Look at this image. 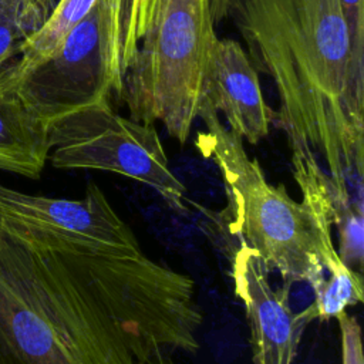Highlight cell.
Masks as SVG:
<instances>
[{"mask_svg": "<svg viewBox=\"0 0 364 364\" xmlns=\"http://www.w3.org/2000/svg\"><path fill=\"white\" fill-rule=\"evenodd\" d=\"M226 17L274 87L273 124L290 149L321 158L337 195L351 198L348 185L363 182L364 80L340 1L229 0Z\"/></svg>", "mask_w": 364, "mask_h": 364, "instance_id": "1", "label": "cell"}, {"mask_svg": "<svg viewBox=\"0 0 364 364\" xmlns=\"http://www.w3.org/2000/svg\"><path fill=\"white\" fill-rule=\"evenodd\" d=\"M77 252L0 228V364H139L149 338L97 293Z\"/></svg>", "mask_w": 364, "mask_h": 364, "instance_id": "2", "label": "cell"}, {"mask_svg": "<svg viewBox=\"0 0 364 364\" xmlns=\"http://www.w3.org/2000/svg\"><path fill=\"white\" fill-rule=\"evenodd\" d=\"M206 131L195 145L212 159L222 175L229 205L230 235L250 249L264 269L277 272L284 283L307 282L317 291L330 276L351 272L340 259L331 239L333 183L309 149L291 151L294 181L303 193L296 202L283 185H272L243 146V139L226 128L203 100L199 111Z\"/></svg>", "mask_w": 364, "mask_h": 364, "instance_id": "3", "label": "cell"}, {"mask_svg": "<svg viewBox=\"0 0 364 364\" xmlns=\"http://www.w3.org/2000/svg\"><path fill=\"white\" fill-rule=\"evenodd\" d=\"M210 0H164L124 75L119 98L129 118L161 122L185 144L205 100L216 37Z\"/></svg>", "mask_w": 364, "mask_h": 364, "instance_id": "4", "label": "cell"}, {"mask_svg": "<svg viewBox=\"0 0 364 364\" xmlns=\"http://www.w3.org/2000/svg\"><path fill=\"white\" fill-rule=\"evenodd\" d=\"M48 138L54 168L117 172L155 189L175 210H185V186L169 168L156 128L118 115L108 98L54 118Z\"/></svg>", "mask_w": 364, "mask_h": 364, "instance_id": "5", "label": "cell"}, {"mask_svg": "<svg viewBox=\"0 0 364 364\" xmlns=\"http://www.w3.org/2000/svg\"><path fill=\"white\" fill-rule=\"evenodd\" d=\"M0 228L57 249L115 257L142 256L139 242L105 193L90 183L80 200L31 195L0 182Z\"/></svg>", "mask_w": 364, "mask_h": 364, "instance_id": "6", "label": "cell"}, {"mask_svg": "<svg viewBox=\"0 0 364 364\" xmlns=\"http://www.w3.org/2000/svg\"><path fill=\"white\" fill-rule=\"evenodd\" d=\"M17 85L23 98L48 124L75 108L109 98L100 4L70 31L50 58L17 77Z\"/></svg>", "mask_w": 364, "mask_h": 364, "instance_id": "7", "label": "cell"}, {"mask_svg": "<svg viewBox=\"0 0 364 364\" xmlns=\"http://www.w3.org/2000/svg\"><path fill=\"white\" fill-rule=\"evenodd\" d=\"M235 296L242 301L250 328L255 364H293L301 334L310 320L306 311L293 313L290 283L273 289L269 272L256 255L239 246L232 250Z\"/></svg>", "mask_w": 364, "mask_h": 364, "instance_id": "8", "label": "cell"}, {"mask_svg": "<svg viewBox=\"0 0 364 364\" xmlns=\"http://www.w3.org/2000/svg\"><path fill=\"white\" fill-rule=\"evenodd\" d=\"M205 100L223 114L229 129L243 141L257 144L267 136L274 109L264 100L259 73L246 50L233 38H216L213 43Z\"/></svg>", "mask_w": 364, "mask_h": 364, "instance_id": "9", "label": "cell"}, {"mask_svg": "<svg viewBox=\"0 0 364 364\" xmlns=\"http://www.w3.org/2000/svg\"><path fill=\"white\" fill-rule=\"evenodd\" d=\"M16 63L0 70V171L38 179L50 155L48 122L20 94Z\"/></svg>", "mask_w": 364, "mask_h": 364, "instance_id": "10", "label": "cell"}, {"mask_svg": "<svg viewBox=\"0 0 364 364\" xmlns=\"http://www.w3.org/2000/svg\"><path fill=\"white\" fill-rule=\"evenodd\" d=\"M100 0H58L44 23L23 40L16 63L17 77L50 58L70 31L80 24Z\"/></svg>", "mask_w": 364, "mask_h": 364, "instance_id": "11", "label": "cell"}, {"mask_svg": "<svg viewBox=\"0 0 364 364\" xmlns=\"http://www.w3.org/2000/svg\"><path fill=\"white\" fill-rule=\"evenodd\" d=\"M134 9L135 0H100L107 77L111 92L117 95L138 48L134 37Z\"/></svg>", "mask_w": 364, "mask_h": 364, "instance_id": "12", "label": "cell"}, {"mask_svg": "<svg viewBox=\"0 0 364 364\" xmlns=\"http://www.w3.org/2000/svg\"><path fill=\"white\" fill-rule=\"evenodd\" d=\"M333 223L338 230V256L351 270L361 273L364 259L363 202L340 198L333 188Z\"/></svg>", "mask_w": 364, "mask_h": 364, "instance_id": "13", "label": "cell"}, {"mask_svg": "<svg viewBox=\"0 0 364 364\" xmlns=\"http://www.w3.org/2000/svg\"><path fill=\"white\" fill-rule=\"evenodd\" d=\"M27 34L21 0H0V70L17 60Z\"/></svg>", "mask_w": 364, "mask_h": 364, "instance_id": "14", "label": "cell"}, {"mask_svg": "<svg viewBox=\"0 0 364 364\" xmlns=\"http://www.w3.org/2000/svg\"><path fill=\"white\" fill-rule=\"evenodd\" d=\"M351 40L353 63L357 75L364 80V0H338Z\"/></svg>", "mask_w": 364, "mask_h": 364, "instance_id": "15", "label": "cell"}, {"mask_svg": "<svg viewBox=\"0 0 364 364\" xmlns=\"http://www.w3.org/2000/svg\"><path fill=\"white\" fill-rule=\"evenodd\" d=\"M336 318L338 321L341 334L343 364H364L360 324L346 311L340 313Z\"/></svg>", "mask_w": 364, "mask_h": 364, "instance_id": "16", "label": "cell"}, {"mask_svg": "<svg viewBox=\"0 0 364 364\" xmlns=\"http://www.w3.org/2000/svg\"><path fill=\"white\" fill-rule=\"evenodd\" d=\"M23 20L28 34L37 30L54 7V0H21Z\"/></svg>", "mask_w": 364, "mask_h": 364, "instance_id": "17", "label": "cell"}, {"mask_svg": "<svg viewBox=\"0 0 364 364\" xmlns=\"http://www.w3.org/2000/svg\"><path fill=\"white\" fill-rule=\"evenodd\" d=\"M139 364H175L169 353L165 351L158 343L152 341L146 344V348L139 358Z\"/></svg>", "mask_w": 364, "mask_h": 364, "instance_id": "18", "label": "cell"}, {"mask_svg": "<svg viewBox=\"0 0 364 364\" xmlns=\"http://www.w3.org/2000/svg\"><path fill=\"white\" fill-rule=\"evenodd\" d=\"M228 1L229 0H210V13L215 24H219L226 17Z\"/></svg>", "mask_w": 364, "mask_h": 364, "instance_id": "19", "label": "cell"}]
</instances>
